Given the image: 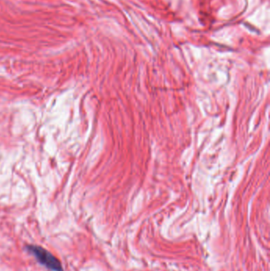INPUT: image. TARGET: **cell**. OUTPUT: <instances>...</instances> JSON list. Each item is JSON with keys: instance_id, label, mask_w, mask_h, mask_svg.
I'll return each mask as SVG.
<instances>
[{"instance_id": "obj_1", "label": "cell", "mask_w": 270, "mask_h": 271, "mask_svg": "<svg viewBox=\"0 0 270 271\" xmlns=\"http://www.w3.org/2000/svg\"><path fill=\"white\" fill-rule=\"evenodd\" d=\"M27 249L41 264L48 270L52 271H63L59 259H57L52 253L45 250L44 248L40 246L30 245L28 246Z\"/></svg>"}]
</instances>
